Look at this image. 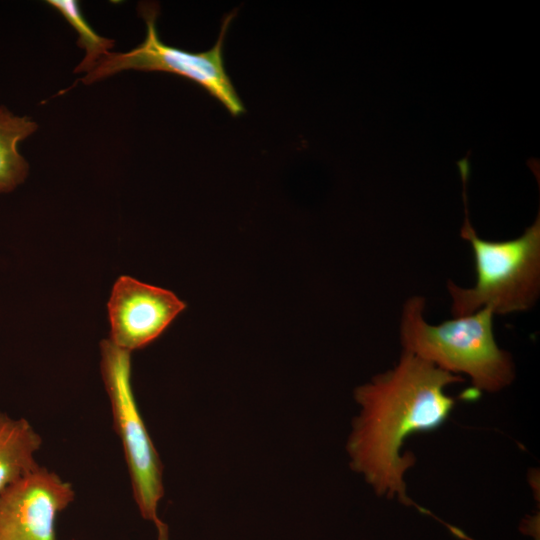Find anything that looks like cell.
Wrapping results in <instances>:
<instances>
[{
	"instance_id": "6da1fadb",
	"label": "cell",
	"mask_w": 540,
	"mask_h": 540,
	"mask_svg": "<svg viewBox=\"0 0 540 540\" xmlns=\"http://www.w3.org/2000/svg\"><path fill=\"white\" fill-rule=\"evenodd\" d=\"M455 375L402 351L396 365L375 375L354 392L360 405L347 443L351 468L362 474L380 496L414 504L406 493L404 475L416 461L402 453L409 436L439 428L456 398L445 388L463 382Z\"/></svg>"
},
{
	"instance_id": "7a4b0ae2",
	"label": "cell",
	"mask_w": 540,
	"mask_h": 540,
	"mask_svg": "<svg viewBox=\"0 0 540 540\" xmlns=\"http://www.w3.org/2000/svg\"><path fill=\"white\" fill-rule=\"evenodd\" d=\"M467 155L457 162L462 181L464 222L460 235L469 242L474 256L476 282L463 288L447 282L454 317L490 308L495 315L530 310L540 294V213L533 224L517 238L485 240L478 236L468 214L467 181L470 161Z\"/></svg>"
},
{
	"instance_id": "3957f363",
	"label": "cell",
	"mask_w": 540,
	"mask_h": 540,
	"mask_svg": "<svg viewBox=\"0 0 540 540\" xmlns=\"http://www.w3.org/2000/svg\"><path fill=\"white\" fill-rule=\"evenodd\" d=\"M425 305L419 295L403 305L399 326L403 351L446 372L467 375L478 393L498 392L513 382L514 363L496 342L490 308L431 325L424 318Z\"/></svg>"
},
{
	"instance_id": "277c9868",
	"label": "cell",
	"mask_w": 540,
	"mask_h": 540,
	"mask_svg": "<svg viewBox=\"0 0 540 540\" xmlns=\"http://www.w3.org/2000/svg\"><path fill=\"white\" fill-rule=\"evenodd\" d=\"M139 10L146 23L144 41L127 52H109L84 76L82 79L84 84H93L126 70L167 72L201 86L233 117L245 113V106L225 69L223 57L225 36L237 14L236 10L224 16L214 46L199 53L162 42L156 28L159 14L157 4H141Z\"/></svg>"
},
{
	"instance_id": "5b68a950",
	"label": "cell",
	"mask_w": 540,
	"mask_h": 540,
	"mask_svg": "<svg viewBox=\"0 0 540 540\" xmlns=\"http://www.w3.org/2000/svg\"><path fill=\"white\" fill-rule=\"evenodd\" d=\"M101 375L113 425L128 467L133 498L141 516L155 523L163 497L162 464L138 409L131 384V352L109 339L100 344Z\"/></svg>"
},
{
	"instance_id": "8992f818",
	"label": "cell",
	"mask_w": 540,
	"mask_h": 540,
	"mask_svg": "<svg viewBox=\"0 0 540 540\" xmlns=\"http://www.w3.org/2000/svg\"><path fill=\"white\" fill-rule=\"evenodd\" d=\"M74 498L69 482L37 467L0 493V540H58L56 519Z\"/></svg>"
},
{
	"instance_id": "52a82bcc",
	"label": "cell",
	"mask_w": 540,
	"mask_h": 540,
	"mask_svg": "<svg viewBox=\"0 0 540 540\" xmlns=\"http://www.w3.org/2000/svg\"><path fill=\"white\" fill-rule=\"evenodd\" d=\"M107 307L109 340L132 352L159 337L186 305L169 290L121 276L112 288Z\"/></svg>"
},
{
	"instance_id": "ba28073f",
	"label": "cell",
	"mask_w": 540,
	"mask_h": 540,
	"mask_svg": "<svg viewBox=\"0 0 540 540\" xmlns=\"http://www.w3.org/2000/svg\"><path fill=\"white\" fill-rule=\"evenodd\" d=\"M42 438L24 418L0 412V493L40 465L35 455Z\"/></svg>"
},
{
	"instance_id": "9c48e42d",
	"label": "cell",
	"mask_w": 540,
	"mask_h": 540,
	"mask_svg": "<svg viewBox=\"0 0 540 540\" xmlns=\"http://www.w3.org/2000/svg\"><path fill=\"white\" fill-rule=\"evenodd\" d=\"M37 129L38 124L30 117L0 106V193L13 191L28 176L29 164L19 153L18 144Z\"/></svg>"
},
{
	"instance_id": "30bf717a",
	"label": "cell",
	"mask_w": 540,
	"mask_h": 540,
	"mask_svg": "<svg viewBox=\"0 0 540 540\" xmlns=\"http://www.w3.org/2000/svg\"><path fill=\"white\" fill-rule=\"evenodd\" d=\"M47 3L55 8L74 28L78 36V46L85 51L81 63L75 68L76 73H89L114 47L112 39L100 36L84 18L79 4L74 0H49Z\"/></svg>"
},
{
	"instance_id": "8fae6325",
	"label": "cell",
	"mask_w": 540,
	"mask_h": 540,
	"mask_svg": "<svg viewBox=\"0 0 540 540\" xmlns=\"http://www.w3.org/2000/svg\"><path fill=\"white\" fill-rule=\"evenodd\" d=\"M154 524L157 528V540H169L167 525L160 519H158Z\"/></svg>"
}]
</instances>
